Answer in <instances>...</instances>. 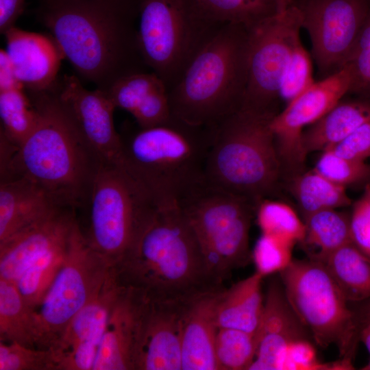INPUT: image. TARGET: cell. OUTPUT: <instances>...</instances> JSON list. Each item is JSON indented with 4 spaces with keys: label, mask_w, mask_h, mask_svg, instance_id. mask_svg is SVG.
Returning <instances> with one entry per match:
<instances>
[{
    "label": "cell",
    "mask_w": 370,
    "mask_h": 370,
    "mask_svg": "<svg viewBox=\"0 0 370 370\" xmlns=\"http://www.w3.org/2000/svg\"><path fill=\"white\" fill-rule=\"evenodd\" d=\"M71 125L101 165L121 166V137L115 128V106L103 90L86 88L77 75H65L55 88Z\"/></svg>",
    "instance_id": "obj_15"
},
{
    "label": "cell",
    "mask_w": 370,
    "mask_h": 370,
    "mask_svg": "<svg viewBox=\"0 0 370 370\" xmlns=\"http://www.w3.org/2000/svg\"><path fill=\"white\" fill-rule=\"evenodd\" d=\"M294 245L277 237L261 234L252 251L256 271L263 278L280 273L292 262Z\"/></svg>",
    "instance_id": "obj_38"
},
{
    "label": "cell",
    "mask_w": 370,
    "mask_h": 370,
    "mask_svg": "<svg viewBox=\"0 0 370 370\" xmlns=\"http://www.w3.org/2000/svg\"><path fill=\"white\" fill-rule=\"evenodd\" d=\"M38 336L35 309L14 283L0 279V341L37 349Z\"/></svg>",
    "instance_id": "obj_29"
},
{
    "label": "cell",
    "mask_w": 370,
    "mask_h": 370,
    "mask_svg": "<svg viewBox=\"0 0 370 370\" xmlns=\"http://www.w3.org/2000/svg\"><path fill=\"white\" fill-rule=\"evenodd\" d=\"M301 28L300 13L292 2L284 12L249 29L247 82L241 108L279 112L281 82L293 51L301 41Z\"/></svg>",
    "instance_id": "obj_12"
},
{
    "label": "cell",
    "mask_w": 370,
    "mask_h": 370,
    "mask_svg": "<svg viewBox=\"0 0 370 370\" xmlns=\"http://www.w3.org/2000/svg\"><path fill=\"white\" fill-rule=\"evenodd\" d=\"M323 264L348 302L370 298V258L352 242L330 254Z\"/></svg>",
    "instance_id": "obj_28"
},
{
    "label": "cell",
    "mask_w": 370,
    "mask_h": 370,
    "mask_svg": "<svg viewBox=\"0 0 370 370\" xmlns=\"http://www.w3.org/2000/svg\"><path fill=\"white\" fill-rule=\"evenodd\" d=\"M350 74V92L370 97V11L358 39L345 63Z\"/></svg>",
    "instance_id": "obj_40"
},
{
    "label": "cell",
    "mask_w": 370,
    "mask_h": 370,
    "mask_svg": "<svg viewBox=\"0 0 370 370\" xmlns=\"http://www.w3.org/2000/svg\"><path fill=\"white\" fill-rule=\"evenodd\" d=\"M360 341L363 343L370 354V322L361 331Z\"/></svg>",
    "instance_id": "obj_47"
},
{
    "label": "cell",
    "mask_w": 370,
    "mask_h": 370,
    "mask_svg": "<svg viewBox=\"0 0 370 370\" xmlns=\"http://www.w3.org/2000/svg\"><path fill=\"white\" fill-rule=\"evenodd\" d=\"M136 24L143 59L167 92L222 27L203 18L190 0H138Z\"/></svg>",
    "instance_id": "obj_9"
},
{
    "label": "cell",
    "mask_w": 370,
    "mask_h": 370,
    "mask_svg": "<svg viewBox=\"0 0 370 370\" xmlns=\"http://www.w3.org/2000/svg\"><path fill=\"white\" fill-rule=\"evenodd\" d=\"M138 0L41 1L38 15L84 80L107 90L119 79L151 71L137 39Z\"/></svg>",
    "instance_id": "obj_1"
},
{
    "label": "cell",
    "mask_w": 370,
    "mask_h": 370,
    "mask_svg": "<svg viewBox=\"0 0 370 370\" xmlns=\"http://www.w3.org/2000/svg\"><path fill=\"white\" fill-rule=\"evenodd\" d=\"M350 232L352 243L370 258V186L354 205Z\"/></svg>",
    "instance_id": "obj_42"
},
{
    "label": "cell",
    "mask_w": 370,
    "mask_h": 370,
    "mask_svg": "<svg viewBox=\"0 0 370 370\" xmlns=\"http://www.w3.org/2000/svg\"><path fill=\"white\" fill-rule=\"evenodd\" d=\"M277 6V14L284 12L292 3L293 0H275Z\"/></svg>",
    "instance_id": "obj_48"
},
{
    "label": "cell",
    "mask_w": 370,
    "mask_h": 370,
    "mask_svg": "<svg viewBox=\"0 0 370 370\" xmlns=\"http://www.w3.org/2000/svg\"><path fill=\"white\" fill-rule=\"evenodd\" d=\"M255 355V334L236 329L219 328L215 342L219 370H249Z\"/></svg>",
    "instance_id": "obj_34"
},
{
    "label": "cell",
    "mask_w": 370,
    "mask_h": 370,
    "mask_svg": "<svg viewBox=\"0 0 370 370\" xmlns=\"http://www.w3.org/2000/svg\"><path fill=\"white\" fill-rule=\"evenodd\" d=\"M122 289L111 267L96 297L73 318L49 349L58 370H92L110 312Z\"/></svg>",
    "instance_id": "obj_16"
},
{
    "label": "cell",
    "mask_w": 370,
    "mask_h": 370,
    "mask_svg": "<svg viewBox=\"0 0 370 370\" xmlns=\"http://www.w3.org/2000/svg\"><path fill=\"white\" fill-rule=\"evenodd\" d=\"M0 370H58L50 349L0 341Z\"/></svg>",
    "instance_id": "obj_39"
},
{
    "label": "cell",
    "mask_w": 370,
    "mask_h": 370,
    "mask_svg": "<svg viewBox=\"0 0 370 370\" xmlns=\"http://www.w3.org/2000/svg\"><path fill=\"white\" fill-rule=\"evenodd\" d=\"M25 0H0V32L4 34L15 26L16 21L22 14Z\"/></svg>",
    "instance_id": "obj_45"
},
{
    "label": "cell",
    "mask_w": 370,
    "mask_h": 370,
    "mask_svg": "<svg viewBox=\"0 0 370 370\" xmlns=\"http://www.w3.org/2000/svg\"><path fill=\"white\" fill-rule=\"evenodd\" d=\"M275 115L241 108L211 128L205 182L257 205L273 194L282 173L271 127Z\"/></svg>",
    "instance_id": "obj_6"
},
{
    "label": "cell",
    "mask_w": 370,
    "mask_h": 370,
    "mask_svg": "<svg viewBox=\"0 0 370 370\" xmlns=\"http://www.w3.org/2000/svg\"><path fill=\"white\" fill-rule=\"evenodd\" d=\"M312 71L311 54L300 41L293 51L281 82L280 99L286 105L315 82Z\"/></svg>",
    "instance_id": "obj_37"
},
{
    "label": "cell",
    "mask_w": 370,
    "mask_h": 370,
    "mask_svg": "<svg viewBox=\"0 0 370 370\" xmlns=\"http://www.w3.org/2000/svg\"><path fill=\"white\" fill-rule=\"evenodd\" d=\"M27 93L38 121L18 147L1 138V176L23 177L57 205L76 211L86 201L101 164L71 125L54 88Z\"/></svg>",
    "instance_id": "obj_2"
},
{
    "label": "cell",
    "mask_w": 370,
    "mask_h": 370,
    "mask_svg": "<svg viewBox=\"0 0 370 370\" xmlns=\"http://www.w3.org/2000/svg\"><path fill=\"white\" fill-rule=\"evenodd\" d=\"M314 169L332 182L345 187L370 178V164L365 161L338 156L331 150L322 153Z\"/></svg>",
    "instance_id": "obj_36"
},
{
    "label": "cell",
    "mask_w": 370,
    "mask_h": 370,
    "mask_svg": "<svg viewBox=\"0 0 370 370\" xmlns=\"http://www.w3.org/2000/svg\"><path fill=\"white\" fill-rule=\"evenodd\" d=\"M5 49L14 73L27 92L53 89L65 58L51 36L11 27L3 34Z\"/></svg>",
    "instance_id": "obj_20"
},
{
    "label": "cell",
    "mask_w": 370,
    "mask_h": 370,
    "mask_svg": "<svg viewBox=\"0 0 370 370\" xmlns=\"http://www.w3.org/2000/svg\"><path fill=\"white\" fill-rule=\"evenodd\" d=\"M164 88L166 87L162 80L154 73L147 71L124 76L103 92L116 108L132 114L150 93Z\"/></svg>",
    "instance_id": "obj_35"
},
{
    "label": "cell",
    "mask_w": 370,
    "mask_h": 370,
    "mask_svg": "<svg viewBox=\"0 0 370 370\" xmlns=\"http://www.w3.org/2000/svg\"><path fill=\"white\" fill-rule=\"evenodd\" d=\"M248 38L245 26L226 24L204 45L167 92L173 119L211 129L241 108Z\"/></svg>",
    "instance_id": "obj_5"
},
{
    "label": "cell",
    "mask_w": 370,
    "mask_h": 370,
    "mask_svg": "<svg viewBox=\"0 0 370 370\" xmlns=\"http://www.w3.org/2000/svg\"><path fill=\"white\" fill-rule=\"evenodd\" d=\"M351 85L349 72L343 66L314 82L275 115L271 127L282 172L285 169L292 177L304 171L307 157L302 146L305 127L319 120L350 92Z\"/></svg>",
    "instance_id": "obj_14"
},
{
    "label": "cell",
    "mask_w": 370,
    "mask_h": 370,
    "mask_svg": "<svg viewBox=\"0 0 370 370\" xmlns=\"http://www.w3.org/2000/svg\"><path fill=\"white\" fill-rule=\"evenodd\" d=\"M303 221L305 235L300 243L310 260L323 263L333 251L352 242L350 217L336 209L316 212Z\"/></svg>",
    "instance_id": "obj_27"
},
{
    "label": "cell",
    "mask_w": 370,
    "mask_h": 370,
    "mask_svg": "<svg viewBox=\"0 0 370 370\" xmlns=\"http://www.w3.org/2000/svg\"><path fill=\"white\" fill-rule=\"evenodd\" d=\"M307 331L290 305L281 280L271 279L255 333L256 355L249 370L282 369L288 348L307 338Z\"/></svg>",
    "instance_id": "obj_18"
},
{
    "label": "cell",
    "mask_w": 370,
    "mask_h": 370,
    "mask_svg": "<svg viewBox=\"0 0 370 370\" xmlns=\"http://www.w3.org/2000/svg\"><path fill=\"white\" fill-rule=\"evenodd\" d=\"M302 27L308 32L311 56L322 78L347 60L370 11V0H299Z\"/></svg>",
    "instance_id": "obj_13"
},
{
    "label": "cell",
    "mask_w": 370,
    "mask_h": 370,
    "mask_svg": "<svg viewBox=\"0 0 370 370\" xmlns=\"http://www.w3.org/2000/svg\"><path fill=\"white\" fill-rule=\"evenodd\" d=\"M75 228V210L58 207L41 220L0 242V279L15 283L36 259L68 241Z\"/></svg>",
    "instance_id": "obj_19"
},
{
    "label": "cell",
    "mask_w": 370,
    "mask_h": 370,
    "mask_svg": "<svg viewBox=\"0 0 370 370\" xmlns=\"http://www.w3.org/2000/svg\"><path fill=\"white\" fill-rule=\"evenodd\" d=\"M329 150L356 160L365 161L370 158V119Z\"/></svg>",
    "instance_id": "obj_44"
},
{
    "label": "cell",
    "mask_w": 370,
    "mask_h": 370,
    "mask_svg": "<svg viewBox=\"0 0 370 370\" xmlns=\"http://www.w3.org/2000/svg\"><path fill=\"white\" fill-rule=\"evenodd\" d=\"M334 362H321L310 341L308 338H303L295 341L290 346L285 356L282 369H334Z\"/></svg>",
    "instance_id": "obj_43"
},
{
    "label": "cell",
    "mask_w": 370,
    "mask_h": 370,
    "mask_svg": "<svg viewBox=\"0 0 370 370\" xmlns=\"http://www.w3.org/2000/svg\"><path fill=\"white\" fill-rule=\"evenodd\" d=\"M179 206L210 271L221 283L234 269L252 260L249 238L255 202L204 182Z\"/></svg>",
    "instance_id": "obj_8"
},
{
    "label": "cell",
    "mask_w": 370,
    "mask_h": 370,
    "mask_svg": "<svg viewBox=\"0 0 370 370\" xmlns=\"http://www.w3.org/2000/svg\"><path fill=\"white\" fill-rule=\"evenodd\" d=\"M112 267L121 286L149 301L186 302L224 286L179 205L158 208L135 247Z\"/></svg>",
    "instance_id": "obj_3"
},
{
    "label": "cell",
    "mask_w": 370,
    "mask_h": 370,
    "mask_svg": "<svg viewBox=\"0 0 370 370\" xmlns=\"http://www.w3.org/2000/svg\"><path fill=\"white\" fill-rule=\"evenodd\" d=\"M197 12L214 25H241L250 29L277 14L275 0H190Z\"/></svg>",
    "instance_id": "obj_31"
},
{
    "label": "cell",
    "mask_w": 370,
    "mask_h": 370,
    "mask_svg": "<svg viewBox=\"0 0 370 370\" xmlns=\"http://www.w3.org/2000/svg\"><path fill=\"white\" fill-rule=\"evenodd\" d=\"M184 303L143 298L134 370H182Z\"/></svg>",
    "instance_id": "obj_17"
},
{
    "label": "cell",
    "mask_w": 370,
    "mask_h": 370,
    "mask_svg": "<svg viewBox=\"0 0 370 370\" xmlns=\"http://www.w3.org/2000/svg\"><path fill=\"white\" fill-rule=\"evenodd\" d=\"M111 267L87 245L77 227L63 264L35 308L37 349H49L57 341L73 318L96 297Z\"/></svg>",
    "instance_id": "obj_11"
},
{
    "label": "cell",
    "mask_w": 370,
    "mask_h": 370,
    "mask_svg": "<svg viewBox=\"0 0 370 370\" xmlns=\"http://www.w3.org/2000/svg\"><path fill=\"white\" fill-rule=\"evenodd\" d=\"M345 188L325 178L314 169L292 176L291 182V191L303 219L318 211L350 205L352 200Z\"/></svg>",
    "instance_id": "obj_30"
},
{
    "label": "cell",
    "mask_w": 370,
    "mask_h": 370,
    "mask_svg": "<svg viewBox=\"0 0 370 370\" xmlns=\"http://www.w3.org/2000/svg\"><path fill=\"white\" fill-rule=\"evenodd\" d=\"M75 230L76 228L68 241L32 262L14 283L25 302L32 308L35 309L40 303L63 264Z\"/></svg>",
    "instance_id": "obj_32"
},
{
    "label": "cell",
    "mask_w": 370,
    "mask_h": 370,
    "mask_svg": "<svg viewBox=\"0 0 370 370\" xmlns=\"http://www.w3.org/2000/svg\"><path fill=\"white\" fill-rule=\"evenodd\" d=\"M211 130L173 118L121 137V166L158 207L179 205L205 182Z\"/></svg>",
    "instance_id": "obj_4"
},
{
    "label": "cell",
    "mask_w": 370,
    "mask_h": 370,
    "mask_svg": "<svg viewBox=\"0 0 370 370\" xmlns=\"http://www.w3.org/2000/svg\"><path fill=\"white\" fill-rule=\"evenodd\" d=\"M286 297L317 345H336L341 358L352 360L360 341L354 314L325 265L293 260L280 273Z\"/></svg>",
    "instance_id": "obj_10"
},
{
    "label": "cell",
    "mask_w": 370,
    "mask_h": 370,
    "mask_svg": "<svg viewBox=\"0 0 370 370\" xmlns=\"http://www.w3.org/2000/svg\"><path fill=\"white\" fill-rule=\"evenodd\" d=\"M255 217L262 234L277 237L294 245L304 238V221L284 202L264 199L257 205Z\"/></svg>",
    "instance_id": "obj_33"
},
{
    "label": "cell",
    "mask_w": 370,
    "mask_h": 370,
    "mask_svg": "<svg viewBox=\"0 0 370 370\" xmlns=\"http://www.w3.org/2000/svg\"><path fill=\"white\" fill-rule=\"evenodd\" d=\"M58 207L41 188L17 175L1 176L0 242L41 220Z\"/></svg>",
    "instance_id": "obj_23"
},
{
    "label": "cell",
    "mask_w": 370,
    "mask_h": 370,
    "mask_svg": "<svg viewBox=\"0 0 370 370\" xmlns=\"http://www.w3.org/2000/svg\"><path fill=\"white\" fill-rule=\"evenodd\" d=\"M143 297L123 287L113 306L92 370H134Z\"/></svg>",
    "instance_id": "obj_22"
},
{
    "label": "cell",
    "mask_w": 370,
    "mask_h": 370,
    "mask_svg": "<svg viewBox=\"0 0 370 370\" xmlns=\"http://www.w3.org/2000/svg\"><path fill=\"white\" fill-rule=\"evenodd\" d=\"M255 271L221 292L217 305L219 328H232L255 334L263 310L262 281Z\"/></svg>",
    "instance_id": "obj_26"
},
{
    "label": "cell",
    "mask_w": 370,
    "mask_h": 370,
    "mask_svg": "<svg viewBox=\"0 0 370 370\" xmlns=\"http://www.w3.org/2000/svg\"><path fill=\"white\" fill-rule=\"evenodd\" d=\"M41 1H47V0H41Z\"/></svg>",
    "instance_id": "obj_50"
},
{
    "label": "cell",
    "mask_w": 370,
    "mask_h": 370,
    "mask_svg": "<svg viewBox=\"0 0 370 370\" xmlns=\"http://www.w3.org/2000/svg\"><path fill=\"white\" fill-rule=\"evenodd\" d=\"M140 128L152 127L169 122L172 118L167 90L150 93L132 114Z\"/></svg>",
    "instance_id": "obj_41"
},
{
    "label": "cell",
    "mask_w": 370,
    "mask_h": 370,
    "mask_svg": "<svg viewBox=\"0 0 370 370\" xmlns=\"http://www.w3.org/2000/svg\"><path fill=\"white\" fill-rule=\"evenodd\" d=\"M362 370H370V360L369 362V363L365 365L362 369Z\"/></svg>",
    "instance_id": "obj_49"
},
{
    "label": "cell",
    "mask_w": 370,
    "mask_h": 370,
    "mask_svg": "<svg viewBox=\"0 0 370 370\" xmlns=\"http://www.w3.org/2000/svg\"><path fill=\"white\" fill-rule=\"evenodd\" d=\"M362 303L358 309H352L356 332L359 338L362 329L370 322V298Z\"/></svg>",
    "instance_id": "obj_46"
},
{
    "label": "cell",
    "mask_w": 370,
    "mask_h": 370,
    "mask_svg": "<svg viewBox=\"0 0 370 370\" xmlns=\"http://www.w3.org/2000/svg\"><path fill=\"white\" fill-rule=\"evenodd\" d=\"M225 287L184 303L182 321V370H219L215 342L217 305Z\"/></svg>",
    "instance_id": "obj_21"
},
{
    "label": "cell",
    "mask_w": 370,
    "mask_h": 370,
    "mask_svg": "<svg viewBox=\"0 0 370 370\" xmlns=\"http://www.w3.org/2000/svg\"><path fill=\"white\" fill-rule=\"evenodd\" d=\"M157 210L122 166L101 165L75 219L84 242L113 267L135 247Z\"/></svg>",
    "instance_id": "obj_7"
},
{
    "label": "cell",
    "mask_w": 370,
    "mask_h": 370,
    "mask_svg": "<svg viewBox=\"0 0 370 370\" xmlns=\"http://www.w3.org/2000/svg\"><path fill=\"white\" fill-rule=\"evenodd\" d=\"M1 135L20 145L36 125L38 114L29 95L16 79L5 51H0Z\"/></svg>",
    "instance_id": "obj_24"
},
{
    "label": "cell",
    "mask_w": 370,
    "mask_h": 370,
    "mask_svg": "<svg viewBox=\"0 0 370 370\" xmlns=\"http://www.w3.org/2000/svg\"><path fill=\"white\" fill-rule=\"evenodd\" d=\"M369 119L370 103L341 100L304 130L302 146L305 153L332 149Z\"/></svg>",
    "instance_id": "obj_25"
}]
</instances>
